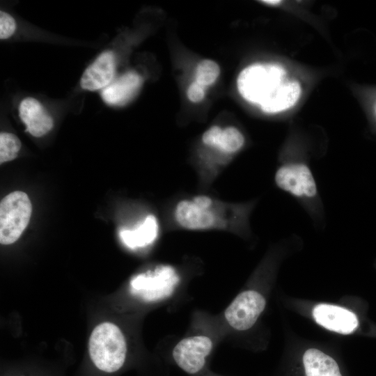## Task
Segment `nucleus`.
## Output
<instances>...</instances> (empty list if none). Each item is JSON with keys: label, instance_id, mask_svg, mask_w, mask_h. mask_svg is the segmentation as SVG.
Masks as SVG:
<instances>
[{"label": "nucleus", "instance_id": "ddd939ff", "mask_svg": "<svg viewBox=\"0 0 376 376\" xmlns=\"http://www.w3.org/2000/svg\"><path fill=\"white\" fill-rule=\"evenodd\" d=\"M303 364L306 376H342L336 361L318 349L304 352Z\"/></svg>", "mask_w": 376, "mask_h": 376}, {"label": "nucleus", "instance_id": "6ab92c4d", "mask_svg": "<svg viewBox=\"0 0 376 376\" xmlns=\"http://www.w3.org/2000/svg\"><path fill=\"white\" fill-rule=\"evenodd\" d=\"M188 99L194 103L201 102L205 95V86L198 84L196 81L192 82L187 89Z\"/></svg>", "mask_w": 376, "mask_h": 376}, {"label": "nucleus", "instance_id": "20e7f679", "mask_svg": "<svg viewBox=\"0 0 376 376\" xmlns=\"http://www.w3.org/2000/svg\"><path fill=\"white\" fill-rule=\"evenodd\" d=\"M32 212L28 195L15 191L3 198L0 203V242L11 244L21 236L29 224Z\"/></svg>", "mask_w": 376, "mask_h": 376}, {"label": "nucleus", "instance_id": "9d476101", "mask_svg": "<svg viewBox=\"0 0 376 376\" xmlns=\"http://www.w3.org/2000/svg\"><path fill=\"white\" fill-rule=\"evenodd\" d=\"M18 110L19 118L26 127V132L32 136H44L52 129L53 118L36 99H23L19 103Z\"/></svg>", "mask_w": 376, "mask_h": 376}, {"label": "nucleus", "instance_id": "9b49d317", "mask_svg": "<svg viewBox=\"0 0 376 376\" xmlns=\"http://www.w3.org/2000/svg\"><path fill=\"white\" fill-rule=\"evenodd\" d=\"M142 83L140 75L134 71L127 72L102 90V98L109 105L125 104L136 95Z\"/></svg>", "mask_w": 376, "mask_h": 376}, {"label": "nucleus", "instance_id": "7ed1b4c3", "mask_svg": "<svg viewBox=\"0 0 376 376\" xmlns=\"http://www.w3.org/2000/svg\"><path fill=\"white\" fill-rule=\"evenodd\" d=\"M173 215L178 225L188 230H209L224 226L217 201L207 194L181 199L175 206Z\"/></svg>", "mask_w": 376, "mask_h": 376}, {"label": "nucleus", "instance_id": "2eb2a0df", "mask_svg": "<svg viewBox=\"0 0 376 376\" xmlns=\"http://www.w3.org/2000/svg\"><path fill=\"white\" fill-rule=\"evenodd\" d=\"M220 74V68L214 61H201L196 68V81L203 86H208L215 82Z\"/></svg>", "mask_w": 376, "mask_h": 376}, {"label": "nucleus", "instance_id": "4468645a", "mask_svg": "<svg viewBox=\"0 0 376 376\" xmlns=\"http://www.w3.org/2000/svg\"><path fill=\"white\" fill-rule=\"evenodd\" d=\"M245 137L237 127L228 126L222 132L215 148L223 153L232 155L239 152L244 146Z\"/></svg>", "mask_w": 376, "mask_h": 376}, {"label": "nucleus", "instance_id": "f257e3e1", "mask_svg": "<svg viewBox=\"0 0 376 376\" xmlns=\"http://www.w3.org/2000/svg\"><path fill=\"white\" fill-rule=\"evenodd\" d=\"M237 88L248 102L267 113L292 107L301 94L297 80L287 78L283 66L276 63H255L243 69L237 78Z\"/></svg>", "mask_w": 376, "mask_h": 376}, {"label": "nucleus", "instance_id": "f8f14e48", "mask_svg": "<svg viewBox=\"0 0 376 376\" xmlns=\"http://www.w3.org/2000/svg\"><path fill=\"white\" fill-rule=\"evenodd\" d=\"M159 230V222L156 217L148 214L134 228L120 229L119 236L127 247L135 249L153 243L158 236Z\"/></svg>", "mask_w": 376, "mask_h": 376}, {"label": "nucleus", "instance_id": "0eeeda50", "mask_svg": "<svg viewBox=\"0 0 376 376\" xmlns=\"http://www.w3.org/2000/svg\"><path fill=\"white\" fill-rule=\"evenodd\" d=\"M212 349V342L209 337L194 336L181 340L174 347L172 357L183 371L189 375H196L204 368L206 358Z\"/></svg>", "mask_w": 376, "mask_h": 376}, {"label": "nucleus", "instance_id": "423d86ee", "mask_svg": "<svg viewBox=\"0 0 376 376\" xmlns=\"http://www.w3.org/2000/svg\"><path fill=\"white\" fill-rule=\"evenodd\" d=\"M265 304V299L260 293L246 290L239 294L228 306L225 318L233 329L246 330L255 324Z\"/></svg>", "mask_w": 376, "mask_h": 376}, {"label": "nucleus", "instance_id": "a211bd4d", "mask_svg": "<svg viewBox=\"0 0 376 376\" xmlns=\"http://www.w3.org/2000/svg\"><path fill=\"white\" fill-rule=\"evenodd\" d=\"M222 129L218 125H213L207 129L202 136L203 144L215 148L218 144Z\"/></svg>", "mask_w": 376, "mask_h": 376}, {"label": "nucleus", "instance_id": "f03ea898", "mask_svg": "<svg viewBox=\"0 0 376 376\" xmlns=\"http://www.w3.org/2000/svg\"><path fill=\"white\" fill-rule=\"evenodd\" d=\"M91 361L100 371L113 373L125 364L127 345L123 334L111 322H102L95 327L88 341Z\"/></svg>", "mask_w": 376, "mask_h": 376}, {"label": "nucleus", "instance_id": "412c9836", "mask_svg": "<svg viewBox=\"0 0 376 376\" xmlns=\"http://www.w3.org/2000/svg\"><path fill=\"white\" fill-rule=\"evenodd\" d=\"M375 114H376V106H375Z\"/></svg>", "mask_w": 376, "mask_h": 376}, {"label": "nucleus", "instance_id": "1a4fd4ad", "mask_svg": "<svg viewBox=\"0 0 376 376\" xmlns=\"http://www.w3.org/2000/svg\"><path fill=\"white\" fill-rule=\"evenodd\" d=\"M115 72V58L113 52L105 51L84 72L80 86L81 88L94 91L103 89L112 81Z\"/></svg>", "mask_w": 376, "mask_h": 376}, {"label": "nucleus", "instance_id": "f3484780", "mask_svg": "<svg viewBox=\"0 0 376 376\" xmlns=\"http://www.w3.org/2000/svg\"><path fill=\"white\" fill-rule=\"evenodd\" d=\"M16 29L15 19L5 11H0V38L5 40L11 37Z\"/></svg>", "mask_w": 376, "mask_h": 376}, {"label": "nucleus", "instance_id": "dca6fc26", "mask_svg": "<svg viewBox=\"0 0 376 376\" xmlns=\"http://www.w3.org/2000/svg\"><path fill=\"white\" fill-rule=\"evenodd\" d=\"M21 148V141L14 134H0V163L3 164L15 159Z\"/></svg>", "mask_w": 376, "mask_h": 376}, {"label": "nucleus", "instance_id": "6e6552de", "mask_svg": "<svg viewBox=\"0 0 376 376\" xmlns=\"http://www.w3.org/2000/svg\"><path fill=\"white\" fill-rule=\"evenodd\" d=\"M313 316L324 328L343 334L353 332L359 324L354 313L334 305L321 304L315 306L313 309Z\"/></svg>", "mask_w": 376, "mask_h": 376}, {"label": "nucleus", "instance_id": "aec40b11", "mask_svg": "<svg viewBox=\"0 0 376 376\" xmlns=\"http://www.w3.org/2000/svg\"><path fill=\"white\" fill-rule=\"evenodd\" d=\"M261 2L267 5L275 6V5L279 4L281 1H278V0H266V1H261Z\"/></svg>", "mask_w": 376, "mask_h": 376}, {"label": "nucleus", "instance_id": "39448f33", "mask_svg": "<svg viewBox=\"0 0 376 376\" xmlns=\"http://www.w3.org/2000/svg\"><path fill=\"white\" fill-rule=\"evenodd\" d=\"M180 281L175 269L171 265H159L153 270L139 274L130 281L133 295L146 301H155L171 296Z\"/></svg>", "mask_w": 376, "mask_h": 376}]
</instances>
